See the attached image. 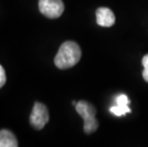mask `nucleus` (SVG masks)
Here are the masks:
<instances>
[{
    "label": "nucleus",
    "mask_w": 148,
    "mask_h": 147,
    "mask_svg": "<svg viewBox=\"0 0 148 147\" xmlns=\"http://www.w3.org/2000/svg\"><path fill=\"white\" fill-rule=\"evenodd\" d=\"M81 57V50L77 43L66 41L61 44L55 57V65L58 69L65 70L74 67Z\"/></svg>",
    "instance_id": "1"
},
{
    "label": "nucleus",
    "mask_w": 148,
    "mask_h": 147,
    "mask_svg": "<svg viewBox=\"0 0 148 147\" xmlns=\"http://www.w3.org/2000/svg\"><path fill=\"white\" fill-rule=\"evenodd\" d=\"M75 106L77 114L84 120V132L88 135L96 132L99 128V121L96 118V108L91 103L85 101H78Z\"/></svg>",
    "instance_id": "2"
},
{
    "label": "nucleus",
    "mask_w": 148,
    "mask_h": 147,
    "mask_svg": "<svg viewBox=\"0 0 148 147\" xmlns=\"http://www.w3.org/2000/svg\"><path fill=\"white\" fill-rule=\"evenodd\" d=\"M38 9L46 17L55 19L63 14L64 4L62 0H39Z\"/></svg>",
    "instance_id": "3"
},
{
    "label": "nucleus",
    "mask_w": 148,
    "mask_h": 147,
    "mask_svg": "<svg viewBox=\"0 0 148 147\" xmlns=\"http://www.w3.org/2000/svg\"><path fill=\"white\" fill-rule=\"evenodd\" d=\"M48 109L43 103L36 102L30 116V123L36 130H41L49 121Z\"/></svg>",
    "instance_id": "4"
},
{
    "label": "nucleus",
    "mask_w": 148,
    "mask_h": 147,
    "mask_svg": "<svg viewBox=\"0 0 148 147\" xmlns=\"http://www.w3.org/2000/svg\"><path fill=\"white\" fill-rule=\"evenodd\" d=\"M97 23L101 27H111L115 24V14L109 8L101 7L99 8L96 12Z\"/></svg>",
    "instance_id": "5"
},
{
    "label": "nucleus",
    "mask_w": 148,
    "mask_h": 147,
    "mask_svg": "<svg viewBox=\"0 0 148 147\" xmlns=\"http://www.w3.org/2000/svg\"><path fill=\"white\" fill-rule=\"evenodd\" d=\"M129 103L130 101L128 99V96L126 95H121L116 98V105L110 108V111L118 117H121L127 113H131V109L128 106Z\"/></svg>",
    "instance_id": "6"
},
{
    "label": "nucleus",
    "mask_w": 148,
    "mask_h": 147,
    "mask_svg": "<svg viewBox=\"0 0 148 147\" xmlns=\"http://www.w3.org/2000/svg\"><path fill=\"white\" fill-rule=\"evenodd\" d=\"M18 142L14 133L7 129L0 130V147H17Z\"/></svg>",
    "instance_id": "7"
},
{
    "label": "nucleus",
    "mask_w": 148,
    "mask_h": 147,
    "mask_svg": "<svg viewBox=\"0 0 148 147\" xmlns=\"http://www.w3.org/2000/svg\"><path fill=\"white\" fill-rule=\"evenodd\" d=\"M141 62H143V77L146 82H148V54L146 55H144Z\"/></svg>",
    "instance_id": "8"
},
{
    "label": "nucleus",
    "mask_w": 148,
    "mask_h": 147,
    "mask_svg": "<svg viewBox=\"0 0 148 147\" xmlns=\"http://www.w3.org/2000/svg\"><path fill=\"white\" fill-rule=\"evenodd\" d=\"M6 83V73L5 70L1 65H0V88H2Z\"/></svg>",
    "instance_id": "9"
}]
</instances>
